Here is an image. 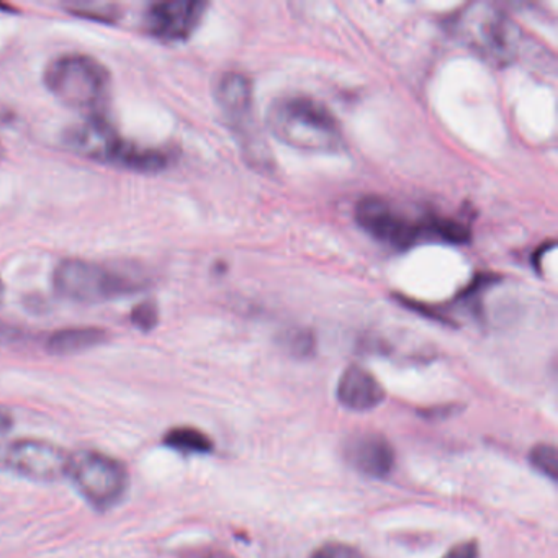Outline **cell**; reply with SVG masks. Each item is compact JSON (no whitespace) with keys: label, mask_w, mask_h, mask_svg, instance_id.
I'll return each mask as SVG.
<instances>
[{"label":"cell","mask_w":558,"mask_h":558,"mask_svg":"<svg viewBox=\"0 0 558 558\" xmlns=\"http://www.w3.org/2000/svg\"><path fill=\"white\" fill-rule=\"evenodd\" d=\"M132 322L142 331H151L159 322L158 308L155 303H142L132 312Z\"/></svg>","instance_id":"16"},{"label":"cell","mask_w":558,"mask_h":558,"mask_svg":"<svg viewBox=\"0 0 558 558\" xmlns=\"http://www.w3.org/2000/svg\"><path fill=\"white\" fill-rule=\"evenodd\" d=\"M310 558H364L361 551L355 550L351 545L338 544H325L322 547L316 548Z\"/></svg>","instance_id":"17"},{"label":"cell","mask_w":558,"mask_h":558,"mask_svg":"<svg viewBox=\"0 0 558 558\" xmlns=\"http://www.w3.org/2000/svg\"><path fill=\"white\" fill-rule=\"evenodd\" d=\"M355 220L365 233L395 250H410L421 240L436 238V217H408L380 197H365L355 207Z\"/></svg>","instance_id":"6"},{"label":"cell","mask_w":558,"mask_h":558,"mask_svg":"<svg viewBox=\"0 0 558 558\" xmlns=\"http://www.w3.org/2000/svg\"><path fill=\"white\" fill-rule=\"evenodd\" d=\"M453 34L473 53L496 66L515 61L521 31L506 12L488 2L470 4L457 14Z\"/></svg>","instance_id":"3"},{"label":"cell","mask_w":558,"mask_h":558,"mask_svg":"<svg viewBox=\"0 0 558 558\" xmlns=\"http://www.w3.org/2000/svg\"><path fill=\"white\" fill-rule=\"evenodd\" d=\"M207 8L201 0L156 2L146 12V31L168 44L185 41L197 31Z\"/></svg>","instance_id":"10"},{"label":"cell","mask_w":558,"mask_h":558,"mask_svg":"<svg viewBox=\"0 0 558 558\" xmlns=\"http://www.w3.org/2000/svg\"><path fill=\"white\" fill-rule=\"evenodd\" d=\"M4 463L9 470L25 478L57 482L68 476L71 456L47 440L21 439L5 449Z\"/></svg>","instance_id":"9"},{"label":"cell","mask_w":558,"mask_h":558,"mask_svg":"<svg viewBox=\"0 0 558 558\" xmlns=\"http://www.w3.org/2000/svg\"><path fill=\"white\" fill-rule=\"evenodd\" d=\"M68 476L73 480L81 495L97 509L119 505L130 483L129 472L122 462L93 450L71 456Z\"/></svg>","instance_id":"7"},{"label":"cell","mask_w":558,"mask_h":558,"mask_svg":"<svg viewBox=\"0 0 558 558\" xmlns=\"http://www.w3.org/2000/svg\"><path fill=\"white\" fill-rule=\"evenodd\" d=\"M53 286L73 302L104 303L142 292L145 280L106 264L66 259L54 269Z\"/></svg>","instance_id":"5"},{"label":"cell","mask_w":558,"mask_h":558,"mask_svg":"<svg viewBox=\"0 0 558 558\" xmlns=\"http://www.w3.org/2000/svg\"><path fill=\"white\" fill-rule=\"evenodd\" d=\"M531 465L542 475L558 480V452L551 444H537L529 453Z\"/></svg>","instance_id":"15"},{"label":"cell","mask_w":558,"mask_h":558,"mask_svg":"<svg viewBox=\"0 0 558 558\" xmlns=\"http://www.w3.org/2000/svg\"><path fill=\"white\" fill-rule=\"evenodd\" d=\"M2 155H4V148H2V145H0V159H2Z\"/></svg>","instance_id":"23"},{"label":"cell","mask_w":558,"mask_h":558,"mask_svg":"<svg viewBox=\"0 0 558 558\" xmlns=\"http://www.w3.org/2000/svg\"><path fill=\"white\" fill-rule=\"evenodd\" d=\"M290 349L295 355H310L315 348L312 335L308 332H295L289 341Z\"/></svg>","instance_id":"18"},{"label":"cell","mask_w":558,"mask_h":558,"mask_svg":"<svg viewBox=\"0 0 558 558\" xmlns=\"http://www.w3.org/2000/svg\"><path fill=\"white\" fill-rule=\"evenodd\" d=\"M66 146L84 158L122 166L136 172H159L168 168L171 156L162 149L140 148L126 143L109 120L89 117L66 132Z\"/></svg>","instance_id":"2"},{"label":"cell","mask_w":558,"mask_h":558,"mask_svg":"<svg viewBox=\"0 0 558 558\" xmlns=\"http://www.w3.org/2000/svg\"><path fill=\"white\" fill-rule=\"evenodd\" d=\"M2 295H4V286L0 282V300H2Z\"/></svg>","instance_id":"22"},{"label":"cell","mask_w":558,"mask_h":558,"mask_svg":"<svg viewBox=\"0 0 558 558\" xmlns=\"http://www.w3.org/2000/svg\"><path fill=\"white\" fill-rule=\"evenodd\" d=\"M442 558H478V544L476 542H462V544L447 551Z\"/></svg>","instance_id":"19"},{"label":"cell","mask_w":558,"mask_h":558,"mask_svg":"<svg viewBox=\"0 0 558 558\" xmlns=\"http://www.w3.org/2000/svg\"><path fill=\"white\" fill-rule=\"evenodd\" d=\"M215 97L221 112L236 133L247 159L257 168L269 166V153L253 122V84L240 73H227L218 80Z\"/></svg>","instance_id":"8"},{"label":"cell","mask_w":558,"mask_h":558,"mask_svg":"<svg viewBox=\"0 0 558 558\" xmlns=\"http://www.w3.org/2000/svg\"><path fill=\"white\" fill-rule=\"evenodd\" d=\"M338 400L352 411H371L385 400L380 381L359 365H349L338 384Z\"/></svg>","instance_id":"12"},{"label":"cell","mask_w":558,"mask_h":558,"mask_svg":"<svg viewBox=\"0 0 558 558\" xmlns=\"http://www.w3.org/2000/svg\"><path fill=\"white\" fill-rule=\"evenodd\" d=\"M192 558H233V555L227 554L223 550H205L194 555Z\"/></svg>","instance_id":"21"},{"label":"cell","mask_w":558,"mask_h":558,"mask_svg":"<svg viewBox=\"0 0 558 558\" xmlns=\"http://www.w3.org/2000/svg\"><path fill=\"white\" fill-rule=\"evenodd\" d=\"M12 424H14V417H12L11 411L0 407V434L11 430Z\"/></svg>","instance_id":"20"},{"label":"cell","mask_w":558,"mask_h":558,"mask_svg":"<svg viewBox=\"0 0 558 558\" xmlns=\"http://www.w3.org/2000/svg\"><path fill=\"white\" fill-rule=\"evenodd\" d=\"M267 125L279 142L305 151L336 153L344 145L341 126L323 104L310 97H280L267 112Z\"/></svg>","instance_id":"1"},{"label":"cell","mask_w":558,"mask_h":558,"mask_svg":"<svg viewBox=\"0 0 558 558\" xmlns=\"http://www.w3.org/2000/svg\"><path fill=\"white\" fill-rule=\"evenodd\" d=\"M344 456L349 465L372 478H387L395 466V449L380 433L364 430L345 440Z\"/></svg>","instance_id":"11"},{"label":"cell","mask_w":558,"mask_h":558,"mask_svg":"<svg viewBox=\"0 0 558 558\" xmlns=\"http://www.w3.org/2000/svg\"><path fill=\"white\" fill-rule=\"evenodd\" d=\"M109 335L100 328L61 329L50 336L47 349L51 354L68 355L89 351L107 341Z\"/></svg>","instance_id":"13"},{"label":"cell","mask_w":558,"mask_h":558,"mask_svg":"<svg viewBox=\"0 0 558 558\" xmlns=\"http://www.w3.org/2000/svg\"><path fill=\"white\" fill-rule=\"evenodd\" d=\"M169 449L181 453H208L214 449V442L207 434L191 426H179L169 430L165 436Z\"/></svg>","instance_id":"14"},{"label":"cell","mask_w":558,"mask_h":558,"mask_svg":"<svg viewBox=\"0 0 558 558\" xmlns=\"http://www.w3.org/2000/svg\"><path fill=\"white\" fill-rule=\"evenodd\" d=\"M110 74L96 58L83 53L58 57L45 71V84L71 109L99 116L110 96Z\"/></svg>","instance_id":"4"}]
</instances>
